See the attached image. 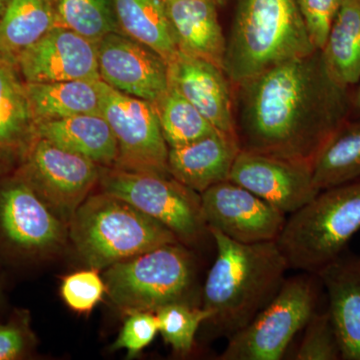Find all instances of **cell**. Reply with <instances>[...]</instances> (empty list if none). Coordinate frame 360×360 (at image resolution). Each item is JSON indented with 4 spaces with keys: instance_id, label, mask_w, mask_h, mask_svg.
<instances>
[{
    "instance_id": "6da1fadb",
    "label": "cell",
    "mask_w": 360,
    "mask_h": 360,
    "mask_svg": "<svg viewBox=\"0 0 360 360\" xmlns=\"http://www.w3.org/2000/svg\"><path fill=\"white\" fill-rule=\"evenodd\" d=\"M349 89L331 77L319 49L264 70L234 87L241 149L312 165L348 122Z\"/></svg>"
},
{
    "instance_id": "7a4b0ae2",
    "label": "cell",
    "mask_w": 360,
    "mask_h": 360,
    "mask_svg": "<svg viewBox=\"0 0 360 360\" xmlns=\"http://www.w3.org/2000/svg\"><path fill=\"white\" fill-rule=\"evenodd\" d=\"M210 231L217 257L206 276L201 307L212 312L205 323L231 338L271 302L290 269L276 241L241 243Z\"/></svg>"
},
{
    "instance_id": "3957f363",
    "label": "cell",
    "mask_w": 360,
    "mask_h": 360,
    "mask_svg": "<svg viewBox=\"0 0 360 360\" xmlns=\"http://www.w3.org/2000/svg\"><path fill=\"white\" fill-rule=\"evenodd\" d=\"M315 51L296 0H238L226 39L224 71L236 87Z\"/></svg>"
},
{
    "instance_id": "277c9868",
    "label": "cell",
    "mask_w": 360,
    "mask_h": 360,
    "mask_svg": "<svg viewBox=\"0 0 360 360\" xmlns=\"http://www.w3.org/2000/svg\"><path fill=\"white\" fill-rule=\"evenodd\" d=\"M68 238L82 262L98 270L158 246L179 243L158 220L101 191L90 193L71 217Z\"/></svg>"
},
{
    "instance_id": "5b68a950",
    "label": "cell",
    "mask_w": 360,
    "mask_h": 360,
    "mask_svg": "<svg viewBox=\"0 0 360 360\" xmlns=\"http://www.w3.org/2000/svg\"><path fill=\"white\" fill-rule=\"evenodd\" d=\"M360 231V179L319 191L286 219L276 239L290 269L316 274Z\"/></svg>"
},
{
    "instance_id": "8992f818",
    "label": "cell",
    "mask_w": 360,
    "mask_h": 360,
    "mask_svg": "<svg viewBox=\"0 0 360 360\" xmlns=\"http://www.w3.org/2000/svg\"><path fill=\"white\" fill-rule=\"evenodd\" d=\"M106 295L123 311L156 312L174 302H191L196 279V262L191 248L167 243L103 272Z\"/></svg>"
},
{
    "instance_id": "52a82bcc",
    "label": "cell",
    "mask_w": 360,
    "mask_h": 360,
    "mask_svg": "<svg viewBox=\"0 0 360 360\" xmlns=\"http://www.w3.org/2000/svg\"><path fill=\"white\" fill-rule=\"evenodd\" d=\"M68 224L16 172L0 175V262L37 264L65 251Z\"/></svg>"
},
{
    "instance_id": "ba28073f",
    "label": "cell",
    "mask_w": 360,
    "mask_h": 360,
    "mask_svg": "<svg viewBox=\"0 0 360 360\" xmlns=\"http://www.w3.org/2000/svg\"><path fill=\"white\" fill-rule=\"evenodd\" d=\"M98 186L160 221L187 248H198L212 238L200 193L170 175L101 167Z\"/></svg>"
},
{
    "instance_id": "9c48e42d",
    "label": "cell",
    "mask_w": 360,
    "mask_h": 360,
    "mask_svg": "<svg viewBox=\"0 0 360 360\" xmlns=\"http://www.w3.org/2000/svg\"><path fill=\"white\" fill-rule=\"evenodd\" d=\"M315 274L285 278L271 302L252 321L229 338L221 360H279L295 336L316 311Z\"/></svg>"
},
{
    "instance_id": "30bf717a",
    "label": "cell",
    "mask_w": 360,
    "mask_h": 360,
    "mask_svg": "<svg viewBox=\"0 0 360 360\" xmlns=\"http://www.w3.org/2000/svg\"><path fill=\"white\" fill-rule=\"evenodd\" d=\"M14 172L68 224L77 208L98 186L101 167L37 135Z\"/></svg>"
},
{
    "instance_id": "8fae6325",
    "label": "cell",
    "mask_w": 360,
    "mask_h": 360,
    "mask_svg": "<svg viewBox=\"0 0 360 360\" xmlns=\"http://www.w3.org/2000/svg\"><path fill=\"white\" fill-rule=\"evenodd\" d=\"M101 115L117 142L115 167L129 172L170 175L168 148L155 104L127 96L101 80Z\"/></svg>"
},
{
    "instance_id": "7c38bea8",
    "label": "cell",
    "mask_w": 360,
    "mask_h": 360,
    "mask_svg": "<svg viewBox=\"0 0 360 360\" xmlns=\"http://www.w3.org/2000/svg\"><path fill=\"white\" fill-rule=\"evenodd\" d=\"M208 227L241 243L276 241L286 214L245 187L225 180L200 193Z\"/></svg>"
},
{
    "instance_id": "4fadbf2b",
    "label": "cell",
    "mask_w": 360,
    "mask_h": 360,
    "mask_svg": "<svg viewBox=\"0 0 360 360\" xmlns=\"http://www.w3.org/2000/svg\"><path fill=\"white\" fill-rule=\"evenodd\" d=\"M285 214H291L319 193L312 165L305 161L240 149L229 179Z\"/></svg>"
},
{
    "instance_id": "5bb4252c",
    "label": "cell",
    "mask_w": 360,
    "mask_h": 360,
    "mask_svg": "<svg viewBox=\"0 0 360 360\" xmlns=\"http://www.w3.org/2000/svg\"><path fill=\"white\" fill-rule=\"evenodd\" d=\"M101 80L110 87L155 103L168 89V65L153 49L122 32L97 44Z\"/></svg>"
},
{
    "instance_id": "9a60e30c",
    "label": "cell",
    "mask_w": 360,
    "mask_h": 360,
    "mask_svg": "<svg viewBox=\"0 0 360 360\" xmlns=\"http://www.w3.org/2000/svg\"><path fill=\"white\" fill-rule=\"evenodd\" d=\"M25 82L101 80L97 44L65 27H56L15 60Z\"/></svg>"
},
{
    "instance_id": "2e32d148",
    "label": "cell",
    "mask_w": 360,
    "mask_h": 360,
    "mask_svg": "<svg viewBox=\"0 0 360 360\" xmlns=\"http://www.w3.org/2000/svg\"><path fill=\"white\" fill-rule=\"evenodd\" d=\"M168 84L193 104L215 129L238 136L234 87L224 70L179 51L168 63Z\"/></svg>"
},
{
    "instance_id": "e0dca14e",
    "label": "cell",
    "mask_w": 360,
    "mask_h": 360,
    "mask_svg": "<svg viewBox=\"0 0 360 360\" xmlns=\"http://www.w3.org/2000/svg\"><path fill=\"white\" fill-rule=\"evenodd\" d=\"M35 137L25 82L15 63L0 56V175L18 169Z\"/></svg>"
},
{
    "instance_id": "ac0fdd59",
    "label": "cell",
    "mask_w": 360,
    "mask_h": 360,
    "mask_svg": "<svg viewBox=\"0 0 360 360\" xmlns=\"http://www.w3.org/2000/svg\"><path fill=\"white\" fill-rule=\"evenodd\" d=\"M345 360H360V257L341 255L316 274Z\"/></svg>"
},
{
    "instance_id": "d6986e66",
    "label": "cell",
    "mask_w": 360,
    "mask_h": 360,
    "mask_svg": "<svg viewBox=\"0 0 360 360\" xmlns=\"http://www.w3.org/2000/svg\"><path fill=\"white\" fill-rule=\"evenodd\" d=\"M240 149L238 136L215 131L193 143L169 148L168 172L184 186L202 193L229 179Z\"/></svg>"
},
{
    "instance_id": "ffe728a7",
    "label": "cell",
    "mask_w": 360,
    "mask_h": 360,
    "mask_svg": "<svg viewBox=\"0 0 360 360\" xmlns=\"http://www.w3.org/2000/svg\"><path fill=\"white\" fill-rule=\"evenodd\" d=\"M181 53L205 59L224 70L226 37L215 0H163Z\"/></svg>"
},
{
    "instance_id": "44dd1931",
    "label": "cell",
    "mask_w": 360,
    "mask_h": 360,
    "mask_svg": "<svg viewBox=\"0 0 360 360\" xmlns=\"http://www.w3.org/2000/svg\"><path fill=\"white\" fill-rule=\"evenodd\" d=\"M37 135L94 161L99 167H115L117 142L101 115H82L37 123Z\"/></svg>"
},
{
    "instance_id": "7402d4cb",
    "label": "cell",
    "mask_w": 360,
    "mask_h": 360,
    "mask_svg": "<svg viewBox=\"0 0 360 360\" xmlns=\"http://www.w3.org/2000/svg\"><path fill=\"white\" fill-rule=\"evenodd\" d=\"M101 80L25 82L35 122L101 115Z\"/></svg>"
},
{
    "instance_id": "603a6c76",
    "label": "cell",
    "mask_w": 360,
    "mask_h": 360,
    "mask_svg": "<svg viewBox=\"0 0 360 360\" xmlns=\"http://www.w3.org/2000/svg\"><path fill=\"white\" fill-rule=\"evenodd\" d=\"M58 27L54 0H9L0 18V56L16 59Z\"/></svg>"
},
{
    "instance_id": "cb8c5ba5",
    "label": "cell",
    "mask_w": 360,
    "mask_h": 360,
    "mask_svg": "<svg viewBox=\"0 0 360 360\" xmlns=\"http://www.w3.org/2000/svg\"><path fill=\"white\" fill-rule=\"evenodd\" d=\"M120 32L168 63L179 53L163 0H113Z\"/></svg>"
},
{
    "instance_id": "d4e9b609",
    "label": "cell",
    "mask_w": 360,
    "mask_h": 360,
    "mask_svg": "<svg viewBox=\"0 0 360 360\" xmlns=\"http://www.w3.org/2000/svg\"><path fill=\"white\" fill-rule=\"evenodd\" d=\"M321 53L338 84L356 85L360 79V0L343 1Z\"/></svg>"
},
{
    "instance_id": "484cf974",
    "label": "cell",
    "mask_w": 360,
    "mask_h": 360,
    "mask_svg": "<svg viewBox=\"0 0 360 360\" xmlns=\"http://www.w3.org/2000/svg\"><path fill=\"white\" fill-rule=\"evenodd\" d=\"M319 191L360 179V120L345 122L322 146L312 163Z\"/></svg>"
},
{
    "instance_id": "4316f807",
    "label": "cell",
    "mask_w": 360,
    "mask_h": 360,
    "mask_svg": "<svg viewBox=\"0 0 360 360\" xmlns=\"http://www.w3.org/2000/svg\"><path fill=\"white\" fill-rule=\"evenodd\" d=\"M153 104L169 148L193 143L219 131L172 85L168 84L167 92Z\"/></svg>"
},
{
    "instance_id": "83f0119b",
    "label": "cell",
    "mask_w": 360,
    "mask_h": 360,
    "mask_svg": "<svg viewBox=\"0 0 360 360\" xmlns=\"http://www.w3.org/2000/svg\"><path fill=\"white\" fill-rule=\"evenodd\" d=\"M58 27H65L98 44L120 32L113 0H54Z\"/></svg>"
},
{
    "instance_id": "f1b7e54d",
    "label": "cell",
    "mask_w": 360,
    "mask_h": 360,
    "mask_svg": "<svg viewBox=\"0 0 360 360\" xmlns=\"http://www.w3.org/2000/svg\"><path fill=\"white\" fill-rule=\"evenodd\" d=\"M155 314L163 340L179 355L191 354L198 329L212 316L210 310L191 302L170 303Z\"/></svg>"
},
{
    "instance_id": "f546056e",
    "label": "cell",
    "mask_w": 360,
    "mask_h": 360,
    "mask_svg": "<svg viewBox=\"0 0 360 360\" xmlns=\"http://www.w3.org/2000/svg\"><path fill=\"white\" fill-rule=\"evenodd\" d=\"M296 360H340L342 359L340 345L328 310L317 312L303 328Z\"/></svg>"
},
{
    "instance_id": "4dcf8cb0",
    "label": "cell",
    "mask_w": 360,
    "mask_h": 360,
    "mask_svg": "<svg viewBox=\"0 0 360 360\" xmlns=\"http://www.w3.org/2000/svg\"><path fill=\"white\" fill-rule=\"evenodd\" d=\"M106 295L105 283L99 270L89 267L68 274L60 284L63 302L73 311L86 314L92 311Z\"/></svg>"
},
{
    "instance_id": "1f68e13d",
    "label": "cell",
    "mask_w": 360,
    "mask_h": 360,
    "mask_svg": "<svg viewBox=\"0 0 360 360\" xmlns=\"http://www.w3.org/2000/svg\"><path fill=\"white\" fill-rule=\"evenodd\" d=\"M37 343L28 310L15 309L6 321L0 322V360L30 359Z\"/></svg>"
},
{
    "instance_id": "d6a6232c",
    "label": "cell",
    "mask_w": 360,
    "mask_h": 360,
    "mask_svg": "<svg viewBox=\"0 0 360 360\" xmlns=\"http://www.w3.org/2000/svg\"><path fill=\"white\" fill-rule=\"evenodd\" d=\"M125 314L127 319L110 350H127V359H131L155 340L160 333V323L155 312L130 310Z\"/></svg>"
},
{
    "instance_id": "836d02e7",
    "label": "cell",
    "mask_w": 360,
    "mask_h": 360,
    "mask_svg": "<svg viewBox=\"0 0 360 360\" xmlns=\"http://www.w3.org/2000/svg\"><path fill=\"white\" fill-rule=\"evenodd\" d=\"M343 1L345 0H296L310 40L319 51L323 49Z\"/></svg>"
},
{
    "instance_id": "e575fe53",
    "label": "cell",
    "mask_w": 360,
    "mask_h": 360,
    "mask_svg": "<svg viewBox=\"0 0 360 360\" xmlns=\"http://www.w3.org/2000/svg\"><path fill=\"white\" fill-rule=\"evenodd\" d=\"M356 85V89L352 94V113L355 112L360 117V79Z\"/></svg>"
},
{
    "instance_id": "d590c367",
    "label": "cell",
    "mask_w": 360,
    "mask_h": 360,
    "mask_svg": "<svg viewBox=\"0 0 360 360\" xmlns=\"http://www.w3.org/2000/svg\"><path fill=\"white\" fill-rule=\"evenodd\" d=\"M8 1L9 0H0V18H1L2 14H4V11H6Z\"/></svg>"
},
{
    "instance_id": "8d00e7d4",
    "label": "cell",
    "mask_w": 360,
    "mask_h": 360,
    "mask_svg": "<svg viewBox=\"0 0 360 360\" xmlns=\"http://www.w3.org/2000/svg\"><path fill=\"white\" fill-rule=\"evenodd\" d=\"M215 1H217V4H224L225 0H215Z\"/></svg>"
}]
</instances>
